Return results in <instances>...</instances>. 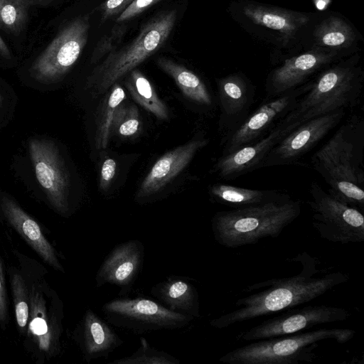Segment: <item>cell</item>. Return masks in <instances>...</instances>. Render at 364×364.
Masks as SVG:
<instances>
[{
  "label": "cell",
  "mask_w": 364,
  "mask_h": 364,
  "mask_svg": "<svg viewBox=\"0 0 364 364\" xmlns=\"http://www.w3.org/2000/svg\"><path fill=\"white\" fill-rule=\"evenodd\" d=\"M31 0H0V25L14 33L23 26Z\"/></svg>",
  "instance_id": "4dcf8cb0"
},
{
  "label": "cell",
  "mask_w": 364,
  "mask_h": 364,
  "mask_svg": "<svg viewBox=\"0 0 364 364\" xmlns=\"http://www.w3.org/2000/svg\"><path fill=\"white\" fill-rule=\"evenodd\" d=\"M252 328L237 335L240 341L258 340L287 336L308 330L315 326L348 319L350 313L346 309L326 305H310L292 308L281 312Z\"/></svg>",
  "instance_id": "5bb4252c"
},
{
  "label": "cell",
  "mask_w": 364,
  "mask_h": 364,
  "mask_svg": "<svg viewBox=\"0 0 364 364\" xmlns=\"http://www.w3.org/2000/svg\"><path fill=\"white\" fill-rule=\"evenodd\" d=\"M140 118L137 107L134 104H120L113 120L112 130L124 137L135 135L140 128Z\"/></svg>",
  "instance_id": "1f68e13d"
},
{
  "label": "cell",
  "mask_w": 364,
  "mask_h": 364,
  "mask_svg": "<svg viewBox=\"0 0 364 364\" xmlns=\"http://www.w3.org/2000/svg\"><path fill=\"white\" fill-rule=\"evenodd\" d=\"M126 97L124 89L114 83L107 97L104 101L97 120L95 146L98 149L107 146L112 126L117 108Z\"/></svg>",
  "instance_id": "f1b7e54d"
},
{
  "label": "cell",
  "mask_w": 364,
  "mask_h": 364,
  "mask_svg": "<svg viewBox=\"0 0 364 364\" xmlns=\"http://www.w3.org/2000/svg\"><path fill=\"white\" fill-rule=\"evenodd\" d=\"M310 87L311 80L277 97L264 98L262 103L249 114L242 124L223 140L222 155L255 143L266 136L293 110L299 98Z\"/></svg>",
  "instance_id": "4fadbf2b"
},
{
  "label": "cell",
  "mask_w": 364,
  "mask_h": 364,
  "mask_svg": "<svg viewBox=\"0 0 364 364\" xmlns=\"http://www.w3.org/2000/svg\"><path fill=\"white\" fill-rule=\"evenodd\" d=\"M162 0H134L117 17L116 21L122 23L143 13L146 9Z\"/></svg>",
  "instance_id": "e575fe53"
},
{
  "label": "cell",
  "mask_w": 364,
  "mask_h": 364,
  "mask_svg": "<svg viewBox=\"0 0 364 364\" xmlns=\"http://www.w3.org/2000/svg\"><path fill=\"white\" fill-rule=\"evenodd\" d=\"M364 71L358 52L343 58L311 80L309 90L281 122L295 127L328 113L357 106L362 95Z\"/></svg>",
  "instance_id": "277c9868"
},
{
  "label": "cell",
  "mask_w": 364,
  "mask_h": 364,
  "mask_svg": "<svg viewBox=\"0 0 364 364\" xmlns=\"http://www.w3.org/2000/svg\"><path fill=\"white\" fill-rule=\"evenodd\" d=\"M138 348L130 355L115 359L108 364H179L180 360L164 350L151 346L148 341L140 338Z\"/></svg>",
  "instance_id": "f546056e"
},
{
  "label": "cell",
  "mask_w": 364,
  "mask_h": 364,
  "mask_svg": "<svg viewBox=\"0 0 364 364\" xmlns=\"http://www.w3.org/2000/svg\"><path fill=\"white\" fill-rule=\"evenodd\" d=\"M8 273L12 293L16 327L20 336L23 339L27 333L29 316V291L28 284L19 267H10Z\"/></svg>",
  "instance_id": "83f0119b"
},
{
  "label": "cell",
  "mask_w": 364,
  "mask_h": 364,
  "mask_svg": "<svg viewBox=\"0 0 364 364\" xmlns=\"http://www.w3.org/2000/svg\"><path fill=\"white\" fill-rule=\"evenodd\" d=\"M309 193L312 225L322 239L343 245L364 241V217L359 210L338 200L316 181Z\"/></svg>",
  "instance_id": "30bf717a"
},
{
  "label": "cell",
  "mask_w": 364,
  "mask_h": 364,
  "mask_svg": "<svg viewBox=\"0 0 364 364\" xmlns=\"http://www.w3.org/2000/svg\"><path fill=\"white\" fill-rule=\"evenodd\" d=\"M0 54L6 58H11V53L9 49L7 47V45L4 41L2 38L0 36Z\"/></svg>",
  "instance_id": "74e56055"
},
{
  "label": "cell",
  "mask_w": 364,
  "mask_h": 364,
  "mask_svg": "<svg viewBox=\"0 0 364 364\" xmlns=\"http://www.w3.org/2000/svg\"><path fill=\"white\" fill-rule=\"evenodd\" d=\"M117 170L116 161L112 158L106 159L101 168L100 186L101 190L106 191L110 186Z\"/></svg>",
  "instance_id": "8d00e7d4"
},
{
  "label": "cell",
  "mask_w": 364,
  "mask_h": 364,
  "mask_svg": "<svg viewBox=\"0 0 364 364\" xmlns=\"http://www.w3.org/2000/svg\"><path fill=\"white\" fill-rule=\"evenodd\" d=\"M125 85L134 100L160 119H168V109L149 80L138 69L129 73Z\"/></svg>",
  "instance_id": "4316f807"
},
{
  "label": "cell",
  "mask_w": 364,
  "mask_h": 364,
  "mask_svg": "<svg viewBox=\"0 0 364 364\" xmlns=\"http://www.w3.org/2000/svg\"><path fill=\"white\" fill-rule=\"evenodd\" d=\"M211 198L222 205L232 208L264 204L291 199L288 193L278 190H257L216 183L210 190Z\"/></svg>",
  "instance_id": "d4e9b609"
},
{
  "label": "cell",
  "mask_w": 364,
  "mask_h": 364,
  "mask_svg": "<svg viewBox=\"0 0 364 364\" xmlns=\"http://www.w3.org/2000/svg\"><path fill=\"white\" fill-rule=\"evenodd\" d=\"M362 37L353 24L341 14L332 11L312 12L302 39V50L318 48L343 57L359 51Z\"/></svg>",
  "instance_id": "e0dca14e"
},
{
  "label": "cell",
  "mask_w": 364,
  "mask_h": 364,
  "mask_svg": "<svg viewBox=\"0 0 364 364\" xmlns=\"http://www.w3.org/2000/svg\"><path fill=\"white\" fill-rule=\"evenodd\" d=\"M9 323V300L2 260L0 257V334Z\"/></svg>",
  "instance_id": "836d02e7"
},
{
  "label": "cell",
  "mask_w": 364,
  "mask_h": 364,
  "mask_svg": "<svg viewBox=\"0 0 364 364\" xmlns=\"http://www.w3.org/2000/svg\"><path fill=\"white\" fill-rule=\"evenodd\" d=\"M89 30L87 16L76 18L68 23L32 63L31 77L46 85L59 81L80 57L87 43Z\"/></svg>",
  "instance_id": "8fae6325"
},
{
  "label": "cell",
  "mask_w": 364,
  "mask_h": 364,
  "mask_svg": "<svg viewBox=\"0 0 364 364\" xmlns=\"http://www.w3.org/2000/svg\"><path fill=\"white\" fill-rule=\"evenodd\" d=\"M220 107V129L223 140L237 129L250 113L256 87L242 73H234L217 79Z\"/></svg>",
  "instance_id": "d6986e66"
},
{
  "label": "cell",
  "mask_w": 364,
  "mask_h": 364,
  "mask_svg": "<svg viewBox=\"0 0 364 364\" xmlns=\"http://www.w3.org/2000/svg\"><path fill=\"white\" fill-rule=\"evenodd\" d=\"M1 95H0V103H1Z\"/></svg>",
  "instance_id": "f35d334b"
},
{
  "label": "cell",
  "mask_w": 364,
  "mask_h": 364,
  "mask_svg": "<svg viewBox=\"0 0 364 364\" xmlns=\"http://www.w3.org/2000/svg\"><path fill=\"white\" fill-rule=\"evenodd\" d=\"M126 30V26L116 24L109 33L104 36L97 43L91 55V63H95L105 54L111 53L122 41Z\"/></svg>",
  "instance_id": "d6a6232c"
},
{
  "label": "cell",
  "mask_w": 364,
  "mask_h": 364,
  "mask_svg": "<svg viewBox=\"0 0 364 364\" xmlns=\"http://www.w3.org/2000/svg\"><path fill=\"white\" fill-rule=\"evenodd\" d=\"M364 122L350 116L311 158L312 167L323 177L328 192L360 211L364 207Z\"/></svg>",
  "instance_id": "7a4b0ae2"
},
{
  "label": "cell",
  "mask_w": 364,
  "mask_h": 364,
  "mask_svg": "<svg viewBox=\"0 0 364 364\" xmlns=\"http://www.w3.org/2000/svg\"><path fill=\"white\" fill-rule=\"evenodd\" d=\"M28 148L36 179L49 204L59 215L68 216L70 177L58 147L50 139L31 138Z\"/></svg>",
  "instance_id": "7c38bea8"
},
{
  "label": "cell",
  "mask_w": 364,
  "mask_h": 364,
  "mask_svg": "<svg viewBox=\"0 0 364 364\" xmlns=\"http://www.w3.org/2000/svg\"><path fill=\"white\" fill-rule=\"evenodd\" d=\"M346 114L341 109L309 119L290 132L270 150L259 168L296 164L336 128Z\"/></svg>",
  "instance_id": "9a60e30c"
},
{
  "label": "cell",
  "mask_w": 364,
  "mask_h": 364,
  "mask_svg": "<svg viewBox=\"0 0 364 364\" xmlns=\"http://www.w3.org/2000/svg\"><path fill=\"white\" fill-rule=\"evenodd\" d=\"M0 213L45 263L55 271L65 273L58 251L46 237L41 225L7 194L0 196Z\"/></svg>",
  "instance_id": "ffe728a7"
},
{
  "label": "cell",
  "mask_w": 364,
  "mask_h": 364,
  "mask_svg": "<svg viewBox=\"0 0 364 364\" xmlns=\"http://www.w3.org/2000/svg\"><path fill=\"white\" fill-rule=\"evenodd\" d=\"M294 129V126L279 122L266 136L255 143L222 155L214 166V172L220 178L231 181L258 169L270 150Z\"/></svg>",
  "instance_id": "44dd1931"
},
{
  "label": "cell",
  "mask_w": 364,
  "mask_h": 364,
  "mask_svg": "<svg viewBox=\"0 0 364 364\" xmlns=\"http://www.w3.org/2000/svg\"><path fill=\"white\" fill-rule=\"evenodd\" d=\"M133 1L134 0H106L101 5L102 19L106 21L118 14L120 15Z\"/></svg>",
  "instance_id": "d590c367"
},
{
  "label": "cell",
  "mask_w": 364,
  "mask_h": 364,
  "mask_svg": "<svg viewBox=\"0 0 364 364\" xmlns=\"http://www.w3.org/2000/svg\"><path fill=\"white\" fill-rule=\"evenodd\" d=\"M205 138L195 139L161 156L143 180L136 194L138 201L158 193L191 162L196 153L207 145Z\"/></svg>",
  "instance_id": "603a6c76"
},
{
  "label": "cell",
  "mask_w": 364,
  "mask_h": 364,
  "mask_svg": "<svg viewBox=\"0 0 364 364\" xmlns=\"http://www.w3.org/2000/svg\"><path fill=\"white\" fill-rule=\"evenodd\" d=\"M290 261L301 264L302 269L298 274L248 286L242 291L255 292L237 299L235 310L212 319L210 325L223 329L260 316L281 313L310 302L349 279L348 274L317 268L320 262L306 252L299 253Z\"/></svg>",
  "instance_id": "6da1fadb"
},
{
  "label": "cell",
  "mask_w": 364,
  "mask_h": 364,
  "mask_svg": "<svg viewBox=\"0 0 364 364\" xmlns=\"http://www.w3.org/2000/svg\"><path fill=\"white\" fill-rule=\"evenodd\" d=\"M156 64L174 80L183 94L188 99L203 106L213 105L214 101L209 89L193 71L165 57L157 58Z\"/></svg>",
  "instance_id": "484cf974"
},
{
  "label": "cell",
  "mask_w": 364,
  "mask_h": 364,
  "mask_svg": "<svg viewBox=\"0 0 364 364\" xmlns=\"http://www.w3.org/2000/svg\"><path fill=\"white\" fill-rule=\"evenodd\" d=\"M101 310L109 324L136 333L181 329L195 319L144 297L114 299Z\"/></svg>",
  "instance_id": "9c48e42d"
},
{
  "label": "cell",
  "mask_w": 364,
  "mask_h": 364,
  "mask_svg": "<svg viewBox=\"0 0 364 364\" xmlns=\"http://www.w3.org/2000/svg\"><path fill=\"white\" fill-rule=\"evenodd\" d=\"M14 253L29 291L28 328L23 345L36 364H44L61 353L63 302L48 283L42 264L16 250Z\"/></svg>",
  "instance_id": "3957f363"
},
{
  "label": "cell",
  "mask_w": 364,
  "mask_h": 364,
  "mask_svg": "<svg viewBox=\"0 0 364 364\" xmlns=\"http://www.w3.org/2000/svg\"><path fill=\"white\" fill-rule=\"evenodd\" d=\"M301 213V203L288 200L217 212L211 220L215 240L228 248L255 245L277 238Z\"/></svg>",
  "instance_id": "5b68a950"
},
{
  "label": "cell",
  "mask_w": 364,
  "mask_h": 364,
  "mask_svg": "<svg viewBox=\"0 0 364 364\" xmlns=\"http://www.w3.org/2000/svg\"><path fill=\"white\" fill-rule=\"evenodd\" d=\"M228 11L245 31L279 51L274 65L302 50L301 41L312 15L252 0H233Z\"/></svg>",
  "instance_id": "8992f818"
},
{
  "label": "cell",
  "mask_w": 364,
  "mask_h": 364,
  "mask_svg": "<svg viewBox=\"0 0 364 364\" xmlns=\"http://www.w3.org/2000/svg\"><path fill=\"white\" fill-rule=\"evenodd\" d=\"M176 20V10L163 13L144 25L129 44L109 53L90 77V83L94 94H102L107 90L162 47L169 37Z\"/></svg>",
  "instance_id": "ba28073f"
},
{
  "label": "cell",
  "mask_w": 364,
  "mask_h": 364,
  "mask_svg": "<svg viewBox=\"0 0 364 364\" xmlns=\"http://www.w3.org/2000/svg\"><path fill=\"white\" fill-rule=\"evenodd\" d=\"M144 253V246L139 240L132 239L116 245L96 273V287L115 285L120 289L119 295H127L141 272Z\"/></svg>",
  "instance_id": "ac0fdd59"
},
{
  "label": "cell",
  "mask_w": 364,
  "mask_h": 364,
  "mask_svg": "<svg viewBox=\"0 0 364 364\" xmlns=\"http://www.w3.org/2000/svg\"><path fill=\"white\" fill-rule=\"evenodd\" d=\"M355 331L349 328H318L287 336L252 341L237 348L219 361L228 364H299L312 363L318 343L333 339L344 343L352 339Z\"/></svg>",
  "instance_id": "52a82bcc"
},
{
  "label": "cell",
  "mask_w": 364,
  "mask_h": 364,
  "mask_svg": "<svg viewBox=\"0 0 364 364\" xmlns=\"http://www.w3.org/2000/svg\"><path fill=\"white\" fill-rule=\"evenodd\" d=\"M343 55L322 49L302 50L287 57L269 73L265 98H272L294 90L313 79L321 71L343 58Z\"/></svg>",
  "instance_id": "2e32d148"
},
{
  "label": "cell",
  "mask_w": 364,
  "mask_h": 364,
  "mask_svg": "<svg viewBox=\"0 0 364 364\" xmlns=\"http://www.w3.org/2000/svg\"><path fill=\"white\" fill-rule=\"evenodd\" d=\"M151 294L168 309L200 318L199 294L188 277L171 275L155 284Z\"/></svg>",
  "instance_id": "cb8c5ba5"
},
{
  "label": "cell",
  "mask_w": 364,
  "mask_h": 364,
  "mask_svg": "<svg viewBox=\"0 0 364 364\" xmlns=\"http://www.w3.org/2000/svg\"><path fill=\"white\" fill-rule=\"evenodd\" d=\"M72 338L87 363L108 357L123 344L122 339L109 323L90 307L85 309L77 323Z\"/></svg>",
  "instance_id": "7402d4cb"
}]
</instances>
